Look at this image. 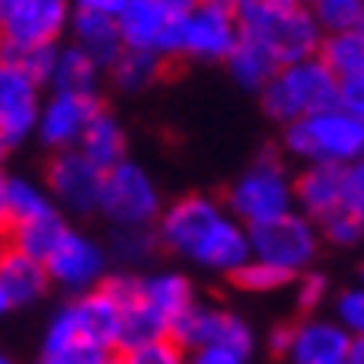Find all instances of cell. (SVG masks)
Instances as JSON below:
<instances>
[{"label":"cell","mask_w":364,"mask_h":364,"mask_svg":"<svg viewBox=\"0 0 364 364\" xmlns=\"http://www.w3.org/2000/svg\"><path fill=\"white\" fill-rule=\"evenodd\" d=\"M261 107L271 121L284 124V127L294 121H304L311 114L338 107V77L318 57L284 64L261 87Z\"/></svg>","instance_id":"1"},{"label":"cell","mask_w":364,"mask_h":364,"mask_svg":"<svg viewBox=\"0 0 364 364\" xmlns=\"http://www.w3.org/2000/svg\"><path fill=\"white\" fill-rule=\"evenodd\" d=\"M224 210L244 228L277 221L294 210V177L287 174L284 161L274 151H264L241 177H234L224 198Z\"/></svg>","instance_id":"2"},{"label":"cell","mask_w":364,"mask_h":364,"mask_svg":"<svg viewBox=\"0 0 364 364\" xmlns=\"http://www.w3.org/2000/svg\"><path fill=\"white\" fill-rule=\"evenodd\" d=\"M284 151L304 164L348 167L364 157V121L328 107L284 127Z\"/></svg>","instance_id":"3"},{"label":"cell","mask_w":364,"mask_h":364,"mask_svg":"<svg viewBox=\"0 0 364 364\" xmlns=\"http://www.w3.org/2000/svg\"><path fill=\"white\" fill-rule=\"evenodd\" d=\"M237 27H241V37H251L254 44L264 47L267 54L274 57L277 67L318 57V47L324 41L321 23L314 21L308 4H301V0L244 17V21H237Z\"/></svg>","instance_id":"4"},{"label":"cell","mask_w":364,"mask_h":364,"mask_svg":"<svg viewBox=\"0 0 364 364\" xmlns=\"http://www.w3.org/2000/svg\"><path fill=\"white\" fill-rule=\"evenodd\" d=\"M97 210L111 221V228H154L164 204L154 177L134 161H121L104 171Z\"/></svg>","instance_id":"5"},{"label":"cell","mask_w":364,"mask_h":364,"mask_svg":"<svg viewBox=\"0 0 364 364\" xmlns=\"http://www.w3.org/2000/svg\"><path fill=\"white\" fill-rule=\"evenodd\" d=\"M247 237H251L254 261H261L267 267H277L287 277H298L301 271H308L321 247L318 224L308 221L298 210H291V214L277 218V221L247 228Z\"/></svg>","instance_id":"6"},{"label":"cell","mask_w":364,"mask_h":364,"mask_svg":"<svg viewBox=\"0 0 364 364\" xmlns=\"http://www.w3.org/2000/svg\"><path fill=\"white\" fill-rule=\"evenodd\" d=\"M237 41H241V27H237L231 4L198 0L181 17V57H191L200 64H218V60H228Z\"/></svg>","instance_id":"7"},{"label":"cell","mask_w":364,"mask_h":364,"mask_svg":"<svg viewBox=\"0 0 364 364\" xmlns=\"http://www.w3.org/2000/svg\"><path fill=\"white\" fill-rule=\"evenodd\" d=\"M167 338L184 354L194 348H204V344H228V348H237L244 354L254 351V331L241 314L214 308V304H198V301L171 321Z\"/></svg>","instance_id":"8"},{"label":"cell","mask_w":364,"mask_h":364,"mask_svg":"<svg viewBox=\"0 0 364 364\" xmlns=\"http://www.w3.org/2000/svg\"><path fill=\"white\" fill-rule=\"evenodd\" d=\"M224 214L228 210H224L221 200L208 198V194H188V198L174 200L161 210V218L154 224L157 247L191 261V254L198 251V244L208 237V231Z\"/></svg>","instance_id":"9"},{"label":"cell","mask_w":364,"mask_h":364,"mask_svg":"<svg viewBox=\"0 0 364 364\" xmlns=\"http://www.w3.org/2000/svg\"><path fill=\"white\" fill-rule=\"evenodd\" d=\"M114 21L121 31L124 50H147L164 64L181 57V17L167 14L157 0H127Z\"/></svg>","instance_id":"10"},{"label":"cell","mask_w":364,"mask_h":364,"mask_svg":"<svg viewBox=\"0 0 364 364\" xmlns=\"http://www.w3.org/2000/svg\"><path fill=\"white\" fill-rule=\"evenodd\" d=\"M70 0H14L0 21V47H47L57 44L70 23Z\"/></svg>","instance_id":"11"},{"label":"cell","mask_w":364,"mask_h":364,"mask_svg":"<svg viewBox=\"0 0 364 364\" xmlns=\"http://www.w3.org/2000/svg\"><path fill=\"white\" fill-rule=\"evenodd\" d=\"M107 251L100 247L97 241H90L87 234L70 231L67 228L64 237L54 244V251L47 254V277L50 284H60L74 294H84V291H94V287L107 277Z\"/></svg>","instance_id":"12"},{"label":"cell","mask_w":364,"mask_h":364,"mask_svg":"<svg viewBox=\"0 0 364 364\" xmlns=\"http://www.w3.org/2000/svg\"><path fill=\"white\" fill-rule=\"evenodd\" d=\"M100 184H104V171H97L77 147L54 151V157L47 161L50 200L64 204V208L74 210V214H94V210H97Z\"/></svg>","instance_id":"13"},{"label":"cell","mask_w":364,"mask_h":364,"mask_svg":"<svg viewBox=\"0 0 364 364\" xmlns=\"http://www.w3.org/2000/svg\"><path fill=\"white\" fill-rule=\"evenodd\" d=\"M104 111L97 94H60L54 90V97L47 100L41 114H37V127L41 141L50 151H70L77 147L80 134L87 131V124Z\"/></svg>","instance_id":"14"},{"label":"cell","mask_w":364,"mask_h":364,"mask_svg":"<svg viewBox=\"0 0 364 364\" xmlns=\"http://www.w3.org/2000/svg\"><path fill=\"white\" fill-rule=\"evenodd\" d=\"M41 114V84H33L21 67L0 60V137L4 144L23 141L37 127Z\"/></svg>","instance_id":"15"},{"label":"cell","mask_w":364,"mask_h":364,"mask_svg":"<svg viewBox=\"0 0 364 364\" xmlns=\"http://www.w3.org/2000/svg\"><path fill=\"white\" fill-rule=\"evenodd\" d=\"M348 348L351 338L338 321L304 318L291 328V348L284 358L291 364H344Z\"/></svg>","instance_id":"16"},{"label":"cell","mask_w":364,"mask_h":364,"mask_svg":"<svg viewBox=\"0 0 364 364\" xmlns=\"http://www.w3.org/2000/svg\"><path fill=\"white\" fill-rule=\"evenodd\" d=\"M191 261L204 271L214 274H237L251 261V237L241 221H234L231 214H224L221 221L208 231V237L198 244V251L191 254Z\"/></svg>","instance_id":"17"},{"label":"cell","mask_w":364,"mask_h":364,"mask_svg":"<svg viewBox=\"0 0 364 364\" xmlns=\"http://www.w3.org/2000/svg\"><path fill=\"white\" fill-rule=\"evenodd\" d=\"M74 321H77V331L87 344H97L104 351H117V334H121V301L114 298L111 291L104 287H94V291H84L77 294V301L67 304Z\"/></svg>","instance_id":"18"},{"label":"cell","mask_w":364,"mask_h":364,"mask_svg":"<svg viewBox=\"0 0 364 364\" xmlns=\"http://www.w3.org/2000/svg\"><path fill=\"white\" fill-rule=\"evenodd\" d=\"M344 200V167L308 164L294 177V210L308 221H324Z\"/></svg>","instance_id":"19"},{"label":"cell","mask_w":364,"mask_h":364,"mask_svg":"<svg viewBox=\"0 0 364 364\" xmlns=\"http://www.w3.org/2000/svg\"><path fill=\"white\" fill-rule=\"evenodd\" d=\"M67 27H70L74 47H77L80 54H87L100 70H111V64L124 54V41H121V31H117V21H114V17L74 11Z\"/></svg>","instance_id":"20"},{"label":"cell","mask_w":364,"mask_h":364,"mask_svg":"<svg viewBox=\"0 0 364 364\" xmlns=\"http://www.w3.org/2000/svg\"><path fill=\"white\" fill-rule=\"evenodd\" d=\"M137 301L171 328V321L194 304V284L181 271H157V274L137 277Z\"/></svg>","instance_id":"21"},{"label":"cell","mask_w":364,"mask_h":364,"mask_svg":"<svg viewBox=\"0 0 364 364\" xmlns=\"http://www.w3.org/2000/svg\"><path fill=\"white\" fill-rule=\"evenodd\" d=\"M0 287L7 291L14 308H21V304H33L37 298H44L50 277H47V267L41 261L0 244Z\"/></svg>","instance_id":"22"},{"label":"cell","mask_w":364,"mask_h":364,"mask_svg":"<svg viewBox=\"0 0 364 364\" xmlns=\"http://www.w3.org/2000/svg\"><path fill=\"white\" fill-rule=\"evenodd\" d=\"M77 151L87 157L97 171H111L121 161H127V137L124 127L117 124V117L107 111H100L94 121L87 124V131L80 134Z\"/></svg>","instance_id":"23"},{"label":"cell","mask_w":364,"mask_h":364,"mask_svg":"<svg viewBox=\"0 0 364 364\" xmlns=\"http://www.w3.org/2000/svg\"><path fill=\"white\" fill-rule=\"evenodd\" d=\"M64 231H67V224H64V218H60V210H50V214H44V218L11 224V234H7V241L4 244L44 264L47 254L54 251V244L64 237Z\"/></svg>","instance_id":"24"},{"label":"cell","mask_w":364,"mask_h":364,"mask_svg":"<svg viewBox=\"0 0 364 364\" xmlns=\"http://www.w3.org/2000/svg\"><path fill=\"white\" fill-rule=\"evenodd\" d=\"M50 84L60 94H97L100 67L87 54H80L74 44L57 47V60L50 70Z\"/></svg>","instance_id":"25"},{"label":"cell","mask_w":364,"mask_h":364,"mask_svg":"<svg viewBox=\"0 0 364 364\" xmlns=\"http://www.w3.org/2000/svg\"><path fill=\"white\" fill-rule=\"evenodd\" d=\"M224 64H228V74H231L234 84H241L244 90H257V94H261V87L274 77L277 70L274 57L267 54L261 44H254L251 37H241Z\"/></svg>","instance_id":"26"},{"label":"cell","mask_w":364,"mask_h":364,"mask_svg":"<svg viewBox=\"0 0 364 364\" xmlns=\"http://www.w3.org/2000/svg\"><path fill=\"white\" fill-rule=\"evenodd\" d=\"M318 60L338 80L364 74V33H358V31L324 33V41L318 47Z\"/></svg>","instance_id":"27"},{"label":"cell","mask_w":364,"mask_h":364,"mask_svg":"<svg viewBox=\"0 0 364 364\" xmlns=\"http://www.w3.org/2000/svg\"><path fill=\"white\" fill-rule=\"evenodd\" d=\"M161 74H164V60L147 50H124L111 64V80L124 94H141L151 84H157Z\"/></svg>","instance_id":"28"},{"label":"cell","mask_w":364,"mask_h":364,"mask_svg":"<svg viewBox=\"0 0 364 364\" xmlns=\"http://www.w3.org/2000/svg\"><path fill=\"white\" fill-rule=\"evenodd\" d=\"M167 338V324L157 318L151 308H144L141 301L134 298L124 304L121 311V334H117V351H134L141 344H151V341H161Z\"/></svg>","instance_id":"29"},{"label":"cell","mask_w":364,"mask_h":364,"mask_svg":"<svg viewBox=\"0 0 364 364\" xmlns=\"http://www.w3.org/2000/svg\"><path fill=\"white\" fill-rule=\"evenodd\" d=\"M107 261H117L121 267L147 264L161 247H157L154 228H114L107 241Z\"/></svg>","instance_id":"30"},{"label":"cell","mask_w":364,"mask_h":364,"mask_svg":"<svg viewBox=\"0 0 364 364\" xmlns=\"http://www.w3.org/2000/svg\"><path fill=\"white\" fill-rule=\"evenodd\" d=\"M7 210H11V224L33 221V218H44L50 214L54 200L47 191H41L37 184L23 181V177H7Z\"/></svg>","instance_id":"31"},{"label":"cell","mask_w":364,"mask_h":364,"mask_svg":"<svg viewBox=\"0 0 364 364\" xmlns=\"http://www.w3.org/2000/svg\"><path fill=\"white\" fill-rule=\"evenodd\" d=\"M234 277V284L241 287V291H251V294H267V291H281V287H287L294 277H287L284 271H277V267H267L261 264V261H247V264L237 271Z\"/></svg>","instance_id":"32"},{"label":"cell","mask_w":364,"mask_h":364,"mask_svg":"<svg viewBox=\"0 0 364 364\" xmlns=\"http://www.w3.org/2000/svg\"><path fill=\"white\" fill-rule=\"evenodd\" d=\"M318 234L324 241L338 244V247H354V244H361V237H364V221L354 218L351 210L338 208L334 214H328L324 221H318Z\"/></svg>","instance_id":"33"},{"label":"cell","mask_w":364,"mask_h":364,"mask_svg":"<svg viewBox=\"0 0 364 364\" xmlns=\"http://www.w3.org/2000/svg\"><path fill=\"white\" fill-rule=\"evenodd\" d=\"M334 321L341 324L348 338H364V284L344 287L334 298Z\"/></svg>","instance_id":"34"},{"label":"cell","mask_w":364,"mask_h":364,"mask_svg":"<svg viewBox=\"0 0 364 364\" xmlns=\"http://www.w3.org/2000/svg\"><path fill=\"white\" fill-rule=\"evenodd\" d=\"M121 364H188V354L181 351L171 338H161V341L141 344L134 351H124Z\"/></svg>","instance_id":"35"},{"label":"cell","mask_w":364,"mask_h":364,"mask_svg":"<svg viewBox=\"0 0 364 364\" xmlns=\"http://www.w3.org/2000/svg\"><path fill=\"white\" fill-rule=\"evenodd\" d=\"M328 298V277L318 274V271H301L294 277V304H298L304 314L321 308V301Z\"/></svg>","instance_id":"36"},{"label":"cell","mask_w":364,"mask_h":364,"mask_svg":"<svg viewBox=\"0 0 364 364\" xmlns=\"http://www.w3.org/2000/svg\"><path fill=\"white\" fill-rule=\"evenodd\" d=\"M344 210H351L354 218L364 221V157L354 161V164L344 167Z\"/></svg>","instance_id":"37"},{"label":"cell","mask_w":364,"mask_h":364,"mask_svg":"<svg viewBox=\"0 0 364 364\" xmlns=\"http://www.w3.org/2000/svg\"><path fill=\"white\" fill-rule=\"evenodd\" d=\"M338 107L344 114L358 117V121H364V74L338 80Z\"/></svg>","instance_id":"38"},{"label":"cell","mask_w":364,"mask_h":364,"mask_svg":"<svg viewBox=\"0 0 364 364\" xmlns=\"http://www.w3.org/2000/svg\"><path fill=\"white\" fill-rule=\"evenodd\" d=\"M247 358L251 354L228 348V344H204V348L188 351V364H247Z\"/></svg>","instance_id":"39"},{"label":"cell","mask_w":364,"mask_h":364,"mask_svg":"<svg viewBox=\"0 0 364 364\" xmlns=\"http://www.w3.org/2000/svg\"><path fill=\"white\" fill-rule=\"evenodd\" d=\"M291 0H231V11L237 21L244 17H254V14H264V11H274V7H284Z\"/></svg>","instance_id":"40"},{"label":"cell","mask_w":364,"mask_h":364,"mask_svg":"<svg viewBox=\"0 0 364 364\" xmlns=\"http://www.w3.org/2000/svg\"><path fill=\"white\" fill-rule=\"evenodd\" d=\"M127 0H74V11H87V14H104V17H117L124 11Z\"/></svg>","instance_id":"41"},{"label":"cell","mask_w":364,"mask_h":364,"mask_svg":"<svg viewBox=\"0 0 364 364\" xmlns=\"http://www.w3.org/2000/svg\"><path fill=\"white\" fill-rule=\"evenodd\" d=\"M11 234V210H7V177L0 174V244Z\"/></svg>","instance_id":"42"},{"label":"cell","mask_w":364,"mask_h":364,"mask_svg":"<svg viewBox=\"0 0 364 364\" xmlns=\"http://www.w3.org/2000/svg\"><path fill=\"white\" fill-rule=\"evenodd\" d=\"M291 328H294V324H277L274 331H271V351L281 354V358H284L287 348H291Z\"/></svg>","instance_id":"43"},{"label":"cell","mask_w":364,"mask_h":364,"mask_svg":"<svg viewBox=\"0 0 364 364\" xmlns=\"http://www.w3.org/2000/svg\"><path fill=\"white\" fill-rule=\"evenodd\" d=\"M157 4H161L167 14H174V17H184V14H188L198 0H157Z\"/></svg>","instance_id":"44"},{"label":"cell","mask_w":364,"mask_h":364,"mask_svg":"<svg viewBox=\"0 0 364 364\" xmlns=\"http://www.w3.org/2000/svg\"><path fill=\"white\" fill-rule=\"evenodd\" d=\"M344 364H364V338H354V341H351Z\"/></svg>","instance_id":"45"},{"label":"cell","mask_w":364,"mask_h":364,"mask_svg":"<svg viewBox=\"0 0 364 364\" xmlns=\"http://www.w3.org/2000/svg\"><path fill=\"white\" fill-rule=\"evenodd\" d=\"M361 0H308V7H358Z\"/></svg>","instance_id":"46"},{"label":"cell","mask_w":364,"mask_h":364,"mask_svg":"<svg viewBox=\"0 0 364 364\" xmlns=\"http://www.w3.org/2000/svg\"><path fill=\"white\" fill-rule=\"evenodd\" d=\"M11 308H14V304H11V298H7V291L0 287V314H7Z\"/></svg>","instance_id":"47"},{"label":"cell","mask_w":364,"mask_h":364,"mask_svg":"<svg viewBox=\"0 0 364 364\" xmlns=\"http://www.w3.org/2000/svg\"><path fill=\"white\" fill-rule=\"evenodd\" d=\"M354 31L364 33V0H361V7H358V21H354Z\"/></svg>","instance_id":"48"},{"label":"cell","mask_w":364,"mask_h":364,"mask_svg":"<svg viewBox=\"0 0 364 364\" xmlns=\"http://www.w3.org/2000/svg\"><path fill=\"white\" fill-rule=\"evenodd\" d=\"M4 154H7V144H4V137H0V161H4Z\"/></svg>","instance_id":"49"},{"label":"cell","mask_w":364,"mask_h":364,"mask_svg":"<svg viewBox=\"0 0 364 364\" xmlns=\"http://www.w3.org/2000/svg\"><path fill=\"white\" fill-rule=\"evenodd\" d=\"M358 284H364V264H361V271H358Z\"/></svg>","instance_id":"50"},{"label":"cell","mask_w":364,"mask_h":364,"mask_svg":"<svg viewBox=\"0 0 364 364\" xmlns=\"http://www.w3.org/2000/svg\"><path fill=\"white\" fill-rule=\"evenodd\" d=\"M0 364H14L11 358H7V354H0Z\"/></svg>","instance_id":"51"},{"label":"cell","mask_w":364,"mask_h":364,"mask_svg":"<svg viewBox=\"0 0 364 364\" xmlns=\"http://www.w3.org/2000/svg\"><path fill=\"white\" fill-rule=\"evenodd\" d=\"M107 364H121V358H111V361H107Z\"/></svg>","instance_id":"52"},{"label":"cell","mask_w":364,"mask_h":364,"mask_svg":"<svg viewBox=\"0 0 364 364\" xmlns=\"http://www.w3.org/2000/svg\"><path fill=\"white\" fill-rule=\"evenodd\" d=\"M218 4H231V0H218Z\"/></svg>","instance_id":"53"},{"label":"cell","mask_w":364,"mask_h":364,"mask_svg":"<svg viewBox=\"0 0 364 364\" xmlns=\"http://www.w3.org/2000/svg\"><path fill=\"white\" fill-rule=\"evenodd\" d=\"M301 4H308V0H301Z\"/></svg>","instance_id":"54"}]
</instances>
